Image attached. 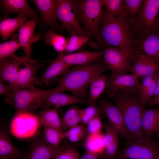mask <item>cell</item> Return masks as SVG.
I'll return each mask as SVG.
<instances>
[{
    "mask_svg": "<svg viewBox=\"0 0 159 159\" xmlns=\"http://www.w3.org/2000/svg\"><path fill=\"white\" fill-rule=\"evenodd\" d=\"M105 50V48L95 51H82L59 55L56 59L70 67L90 64L101 59Z\"/></svg>",
    "mask_w": 159,
    "mask_h": 159,
    "instance_id": "2e32d148",
    "label": "cell"
},
{
    "mask_svg": "<svg viewBox=\"0 0 159 159\" xmlns=\"http://www.w3.org/2000/svg\"><path fill=\"white\" fill-rule=\"evenodd\" d=\"M132 54V49L107 47L105 48L102 61L111 73L126 74L130 72Z\"/></svg>",
    "mask_w": 159,
    "mask_h": 159,
    "instance_id": "9c48e42d",
    "label": "cell"
},
{
    "mask_svg": "<svg viewBox=\"0 0 159 159\" xmlns=\"http://www.w3.org/2000/svg\"><path fill=\"white\" fill-rule=\"evenodd\" d=\"M56 16L63 28L69 34L87 36L81 25L74 0H57Z\"/></svg>",
    "mask_w": 159,
    "mask_h": 159,
    "instance_id": "52a82bcc",
    "label": "cell"
},
{
    "mask_svg": "<svg viewBox=\"0 0 159 159\" xmlns=\"http://www.w3.org/2000/svg\"><path fill=\"white\" fill-rule=\"evenodd\" d=\"M140 85L139 78L131 73H111L107 77L106 92L109 97H112L120 92H139Z\"/></svg>",
    "mask_w": 159,
    "mask_h": 159,
    "instance_id": "8fae6325",
    "label": "cell"
},
{
    "mask_svg": "<svg viewBox=\"0 0 159 159\" xmlns=\"http://www.w3.org/2000/svg\"><path fill=\"white\" fill-rule=\"evenodd\" d=\"M28 17L24 16L9 18L6 17L0 23V34L4 41H6L22 25L29 21Z\"/></svg>",
    "mask_w": 159,
    "mask_h": 159,
    "instance_id": "d4e9b609",
    "label": "cell"
},
{
    "mask_svg": "<svg viewBox=\"0 0 159 159\" xmlns=\"http://www.w3.org/2000/svg\"><path fill=\"white\" fill-rule=\"evenodd\" d=\"M32 1L39 11L43 22L50 26H55L57 0H33Z\"/></svg>",
    "mask_w": 159,
    "mask_h": 159,
    "instance_id": "cb8c5ba5",
    "label": "cell"
},
{
    "mask_svg": "<svg viewBox=\"0 0 159 159\" xmlns=\"http://www.w3.org/2000/svg\"><path fill=\"white\" fill-rule=\"evenodd\" d=\"M159 122V107L146 110L143 116L141 126L146 138H150Z\"/></svg>",
    "mask_w": 159,
    "mask_h": 159,
    "instance_id": "484cf974",
    "label": "cell"
},
{
    "mask_svg": "<svg viewBox=\"0 0 159 159\" xmlns=\"http://www.w3.org/2000/svg\"><path fill=\"white\" fill-rule=\"evenodd\" d=\"M132 21L125 13L110 20H102L98 36L100 45L131 49L137 39L132 32Z\"/></svg>",
    "mask_w": 159,
    "mask_h": 159,
    "instance_id": "7a4b0ae2",
    "label": "cell"
},
{
    "mask_svg": "<svg viewBox=\"0 0 159 159\" xmlns=\"http://www.w3.org/2000/svg\"><path fill=\"white\" fill-rule=\"evenodd\" d=\"M75 145L60 152L54 159H79L80 153L74 149Z\"/></svg>",
    "mask_w": 159,
    "mask_h": 159,
    "instance_id": "60d3db41",
    "label": "cell"
},
{
    "mask_svg": "<svg viewBox=\"0 0 159 159\" xmlns=\"http://www.w3.org/2000/svg\"><path fill=\"white\" fill-rule=\"evenodd\" d=\"M156 132V135L157 137L159 139V122L158 123L157 126L155 129V132Z\"/></svg>",
    "mask_w": 159,
    "mask_h": 159,
    "instance_id": "c3c4849f",
    "label": "cell"
},
{
    "mask_svg": "<svg viewBox=\"0 0 159 159\" xmlns=\"http://www.w3.org/2000/svg\"><path fill=\"white\" fill-rule=\"evenodd\" d=\"M85 108L82 109L81 114L80 123L82 125H86L92 119L97 115L100 116L102 113V110L96 105L95 103L88 104Z\"/></svg>",
    "mask_w": 159,
    "mask_h": 159,
    "instance_id": "8d00e7d4",
    "label": "cell"
},
{
    "mask_svg": "<svg viewBox=\"0 0 159 159\" xmlns=\"http://www.w3.org/2000/svg\"><path fill=\"white\" fill-rule=\"evenodd\" d=\"M153 159H159V153Z\"/></svg>",
    "mask_w": 159,
    "mask_h": 159,
    "instance_id": "f907efd6",
    "label": "cell"
},
{
    "mask_svg": "<svg viewBox=\"0 0 159 159\" xmlns=\"http://www.w3.org/2000/svg\"><path fill=\"white\" fill-rule=\"evenodd\" d=\"M86 125L88 135H94L101 132L103 127L100 117L99 115L91 120Z\"/></svg>",
    "mask_w": 159,
    "mask_h": 159,
    "instance_id": "f35d334b",
    "label": "cell"
},
{
    "mask_svg": "<svg viewBox=\"0 0 159 159\" xmlns=\"http://www.w3.org/2000/svg\"><path fill=\"white\" fill-rule=\"evenodd\" d=\"M24 156L25 155L21 157H16L0 158V159H24Z\"/></svg>",
    "mask_w": 159,
    "mask_h": 159,
    "instance_id": "681fc988",
    "label": "cell"
},
{
    "mask_svg": "<svg viewBox=\"0 0 159 159\" xmlns=\"http://www.w3.org/2000/svg\"><path fill=\"white\" fill-rule=\"evenodd\" d=\"M21 48L18 34L12 36L11 40L0 44V59L11 57L15 55V52Z\"/></svg>",
    "mask_w": 159,
    "mask_h": 159,
    "instance_id": "836d02e7",
    "label": "cell"
},
{
    "mask_svg": "<svg viewBox=\"0 0 159 159\" xmlns=\"http://www.w3.org/2000/svg\"><path fill=\"white\" fill-rule=\"evenodd\" d=\"M113 98L123 114L128 142L146 138L142 132L141 123L143 115L147 110L141 101L139 92H120Z\"/></svg>",
    "mask_w": 159,
    "mask_h": 159,
    "instance_id": "3957f363",
    "label": "cell"
},
{
    "mask_svg": "<svg viewBox=\"0 0 159 159\" xmlns=\"http://www.w3.org/2000/svg\"><path fill=\"white\" fill-rule=\"evenodd\" d=\"M36 23L37 17L33 18L22 25L19 30L18 38L21 48L25 57L29 59H31L32 44L38 41L41 37L39 34H34Z\"/></svg>",
    "mask_w": 159,
    "mask_h": 159,
    "instance_id": "e0dca14e",
    "label": "cell"
},
{
    "mask_svg": "<svg viewBox=\"0 0 159 159\" xmlns=\"http://www.w3.org/2000/svg\"><path fill=\"white\" fill-rule=\"evenodd\" d=\"M79 159H99V158L98 156L86 151Z\"/></svg>",
    "mask_w": 159,
    "mask_h": 159,
    "instance_id": "ee69618b",
    "label": "cell"
},
{
    "mask_svg": "<svg viewBox=\"0 0 159 159\" xmlns=\"http://www.w3.org/2000/svg\"><path fill=\"white\" fill-rule=\"evenodd\" d=\"M57 108L42 110L37 115L41 126L53 128L64 132Z\"/></svg>",
    "mask_w": 159,
    "mask_h": 159,
    "instance_id": "4316f807",
    "label": "cell"
},
{
    "mask_svg": "<svg viewBox=\"0 0 159 159\" xmlns=\"http://www.w3.org/2000/svg\"><path fill=\"white\" fill-rule=\"evenodd\" d=\"M159 11V0H142L132 24V32L136 38L156 27Z\"/></svg>",
    "mask_w": 159,
    "mask_h": 159,
    "instance_id": "8992f818",
    "label": "cell"
},
{
    "mask_svg": "<svg viewBox=\"0 0 159 159\" xmlns=\"http://www.w3.org/2000/svg\"><path fill=\"white\" fill-rule=\"evenodd\" d=\"M41 126L37 115L31 112H22L16 114L11 122L10 130L17 138L28 139L37 134Z\"/></svg>",
    "mask_w": 159,
    "mask_h": 159,
    "instance_id": "30bf717a",
    "label": "cell"
},
{
    "mask_svg": "<svg viewBox=\"0 0 159 159\" xmlns=\"http://www.w3.org/2000/svg\"><path fill=\"white\" fill-rule=\"evenodd\" d=\"M105 130V151L100 159H114L117 155L119 144L117 132L112 127L106 124L103 125Z\"/></svg>",
    "mask_w": 159,
    "mask_h": 159,
    "instance_id": "603a6c76",
    "label": "cell"
},
{
    "mask_svg": "<svg viewBox=\"0 0 159 159\" xmlns=\"http://www.w3.org/2000/svg\"><path fill=\"white\" fill-rule=\"evenodd\" d=\"M159 95V76L157 79V83L154 92V96H156Z\"/></svg>",
    "mask_w": 159,
    "mask_h": 159,
    "instance_id": "bcb514c9",
    "label": "cell"
},
{
    "mask_svg": "<svg viewBox=\"0 0 159 159\" xmlns=\"http://www.w3.org/2000/svg\"><path fill=\"white\" fill-rule=\"evenodd\" d=\"M1 8L5 16L11 13L24 16L32 19L37 17L35 11L29 6L26 0H2L0 1Z\"/></svg>",
    "mask_w": 159,
    "mask_h": 159,
    "instance_id": "7402d4cb",
    "label": "cell"
},
{
    "mask_svg": "<svg viewBox=\"0 0 159 159\" xmlns=\"http://www.w3.org/2000/svg\"><path fill=\"white\" fill-rule=\"evenodd\" d=\"M29 60L26 57L14 55L0 59V79L2 82H7L14 89L21 65Z\"/></svg>",
    "mask_w": 159,
    "mask_h": 159,
    "instance_id": "5bb4252c",
    "label": "cell"
},
{
    "mask_svg": "<svg viewBox=\"0 0 159 159\" xmlns=\"http://www.w3.org/2000/svg\"><path fill=\"white\" fill-rule=\"evenodd\" d=\"M80 23L86 36L95 37L99 42L98 33L104 7L103 0H75Z\"/></svg>",
    "mask_w": 159,
    "mask_h": 159,
    "instance_id": "277c9868",
    "label": "cell"
},
{
    "mask_svg": "<svg viewBox=\"0 0 159 159\" xmlns=\"http://www.w3.org/2000/svg\"><path fill=\"white\" fill-rule=\"evenodd\" d=\"M124 0H103L105 10L102 20L106 21L126 13L123 7Z\"/></svg>",
    "mask_w": 159,
    "mask_h": 159,
    "instance_id": "f546056e",
    "label": "cell"
},
{
    "mask_svg": "<svg viewBox=\"0 0 159 159\" xmlns=\"http://www.w3.org/2000/svg\"><path fill=\"white\" fill-rule=\"evenodd\" d=\"M49 66L39 77L37 78L36 85H48L58 77L69 69L71 67L56 59L50 61Z\"/></svg>",
    "mask_w": 159,
    "mask_h": 159,
    "instance_id": "ffe728a7",
    "label": "cell"
},
{
    "mask_svg": "<svg viewBox=\"0 0 159 159\" xmlns=\"http://www.w3.org/2000/svg\"><path fill=\"white\" fill-rule=\"evenodd\" d=\"M35 60H29L25 62V66L20 68L14 87L16 92L25 88H33L36 85V73L40 67L34 64Z\"/></svg>",
    "mask_w": 159,
    "mask_h": 159,
    "instance_id": "d6986e66",
    "label": "cell"
},
{
    "mask_svg": "<svg viewBox=\"0 0 159 159\" xmlns=\"http://www.w3.org/2000/svg\"><path fill=\"white\" fill-rule=\"evenodd\" d=\"M11 142L7 133L4 130L0 131V158H13L24 156Z\"/></svg>",
    "mask_w": 159,
    "mask_h": 159,
    "instance_id": "83f0119b",
    "label": "cell"
},
{
    "mask_svg": "<svg viewBox=\"0 0 159 159\" xmlns=\"http://www.w3.org/2000/svg\"><path fill=\"white\" fill-rule=\"evenodd\" d=\"M87 131L85 125H78L64 132V138L73 143L77 142L83 138Z\"/></svg>",
    "mask_w": 159,
    "mask_h": 159,
    "instance_id": "d590c367",
    "label": "cell"
},
{
    "mask_svg": "<svg viewBox=\"0 0 159 159\" xmlns=\"http://www.w3.org/2000/svg\"><path fill=\"white\" fill-rule=\"evenodd\" d=\"M158 78L146 90L139 92L141 101L143 104L145 105L148 102H149L153 97V96H154Z\"/></svg>",
    "mask_w": 159,
    "mask_h": 159,
    "instance_id": "ab89813d",
    "label": "cell"
},
{
    "mask_svg": "<svg viewBox=\"0 0 159 159\" xmlns=\"http://www.w3.org/2000/svg\"><path fill=\"white\" fill-rule=\"evenodd\" d=\"M142 0H124L123 7L125 12L133 22L135 16L138 12Z\"/></svg>",
    "mask_w": 159,
    "mask_h": 159,
    "instance_id": "74e56055",
    "label": "cell"
},
{
    "mask_svg": "<svg viewBox=\"0 0 159 159\" xmlns=\"http://www.w3.org/2000/svg\"><path fill=\"white\" fill-rule=\"evenodd\" d=\"M55 92H58L55 88L49 90L35 87L22 89L16 92L11 97H5L4 100L14 107L16 110V113L31 112L39 107L48 95Z\"/></svg>",
    "mask_w": 159,
    "mask_h": 159,
    "instance_id": "5b68a950",
    "label": "cell"
},
{
    "mask_svg": "<svg viewBox=\"0 0 159 159\" xmlns=\"http://www.w3.org/2000/svg\"><path fill=\"white\" fill-rule=\"evenodd\" d=\"M100 108L108 119L110 125L124 138L127 139L128 134L122 113L117 106L109 100H101Z\"/></svg>",
    "mask_w": 159,
    "mask_h": 159,
    "instance_id": "9a60e30c",
    "label": "cell"
},
{
    "mask_svg": "<svg viewBox=\"0 0 159 159\" xmlns=\"http://www.w3.org/2000/svg\"><path fill=\"white\" fill-rule=\"evenodd\" d=\"M46 44L52 46L58 53L59 55L64 51L67 44V39L64 36L55 33L52 29L47 31L45 35Z\"/></svg>",
    "mask_w": 159,
    "mask_h": 159,
    "instance_id": "d6a6232c",
    "label": "cell"
},
{
    "mask_svg": "<svg viewBox=\"0 0 159 159\" xmlns=\"http://www.w3.org/2000/svg\"><path fill=\"white\" fill-rule=\"evenodd\" d=\"M44 140L50 145L58 147L64 138V132L55 129L46 127H43Z\"/></svg>",
    "mask_w": 159,
    "mask_h": 159,
    "instance_id": "e575fe53",
    "label": "cell"
},
{
    "mask_svg": "<svg viewBox=\"0 0 159 159\" xmlns=\"http://www.w3.org/2000/svg\"><path fill=\"white\" fill-rule=\"evenodd\" d=\"M132 49L133 54L130 69L131 74L143 78L159 73V66L153 60Z\"/></svg>",
    "mask_w": 159,
    "mask_h": 159,
    "instance_id": "4fadbf2b",
    "label": "cell"
},
{
    "mask_svg": "<svg viewBox=\"0 0 159 159\" xmlns=\"http://www.w3.org/2000/svg\"><path fill=\"white\" fill-rule=\"evenodd\" d=\"M82 109L77 107L72 106L66 111L61 120L64 132L80 123Z\"/></svg>",
    "mask_w": 159,
    "mask_h": 159,
    "instance_id": "1f68e13d",
    "label": "cell"
},
{
    "mask_svg": "<svg viewBox=\"0 0 159 159\" xmlns=\"http://www.w3.org/2000/svg\"><path fill=\"white\" fill-rule=\"evenodd\" d=\"M156 28L159 31V11L156 19Z\"/></svg>",
    "mask_w": 159,
    "mask_h": 159,
    "instance_id": "7dc6e473",
    "label": "cell"
},
{
    "mask_svg": "<svg viewBox=\"0 0 159 159\" xmlns=\"http://www.w3.org/2000/svg\"><path fill=\"white\" fill-rule=\"evenodd\" d=\"M149 103L151 105H159V95L153 97Z\"/></svg>",
    "mask_w": 159,
    "mask_h": 159,
    "instance_id": "f6af8a7d",
    "label": "cell"
},
{
    "mask_svg": "<svg viewBox=\"0 0 159 159\" xmlns=\"http://www.w3.org/2000/svg\"><path fill=\"white\" fill-rule=\"evenodd\" d=\"M73 145L54 147L48 144L44 140H39L32 146L24 159H54L60 152Z\"/></svg>",
    "mask_w": 159,
    "mask_h": 159,
    "instance_id": "ac0fdd59",
    "label": "cell"
},
{
    "mask_svg": "<svg viewBox=\"0 0 159 159\" xmlns=\"http://www.w3.org/2000/svg\"><path fill=\"white\" fill-rule=\"evenodd\" d=\"M85 101L80 99L74 95L55 92L48 95L44 100L39 108L42 110L62 107L78 103H85Z\"/></svg>",
    "mask_w": 159,
    "mask_h": 159,
    "instance_id": "44dd1931",
    "label": "cell"
},
{
    "mask_svg": "<svg viewBox=\"0 0 159 159\" xmlns=\"http://www.w3.org/2000/svg\"><path fill=\"white\" fill-rule=\"evenodd\" d=\"M108 70L101 59L94 64L75 66L61 76L56 88L59 92H70L73 95L85 101L88 95V86L95 78Z\"/></svg>",
    "mask_w": 159,
    "mask_h": 159,
    "instance_id": "6da1fadb",
    "label": "cell"
},
{
    "mask_svg": "<svg viewBox=\"0 0 159 159\" xmlns=\"http://www.w3.org/2000/svg\"><path fill=\"white\" fill-rule=\"evenodd\" d=\"M13 88L9 85H6L0 82V94L5 96L6 98L13 96L15 93Z\"/></svg>",
    "mask_w": 159,
    "mask_h": 159,
    "instance_id": "7bdbcfd3",
    "label": "cell"
},
{
    "mask_svg": "<svg viewBox=\"0 0 159 159\" xmlns=\"http://www.w3.org/2000/svg\"><path fill=\"white\" fill-rule=\"evenodd\" d=\"M107 77L101 74L95 78L90 84V90L87 103H95V101L106 88Z\"/></svg>",
    "mask_w": 159,
    "mask_h": 159,
    "instance_id": "4dcf8cb0",
    "label": "cell"
},
{
    "mask_svg": "<svg viewBox=\"0 0 159 159\" xmlns=\"http://www.w3.org/2000/svg\"><path fill=\"white\" fill-rule=\"evenodd\" d=\"M84 146L86 151L101 156L105 151L104 134L101 132L94 135H88Z\"/></svg>",
    "mask_w": 159,
    "mask_h": 159,
    "instance_id": "f1b7e54d",
    "label": "cell"
},
{
    "mask_svg": "<svg viewBox=\"0 0 159 159\" xmlns=\"http://www.w3.org/2000/svg\"><path fill=\"white\" fill-rule=\"evenodd\" d=\"M153 60L159 66V31L156 27L142 34L132 48Z\"/></svg>",
    "mask_w": 159,
    "mask_h": 159,
    "instance_id": "7c38bea8",
    "label": "cell"
},
{
    "mask_svg": "<svg viewBox=\"0 0 159 159\" xmlns=\"http://www.w3.org/2000/svg\"><path fill=\"white\" fill-rule=\"evenodd\" d=\"M159 153V143L150 138H139L129 141L118 159H153Z\"/></svg>",
    "mask_w": 159,
    "mask_h": 159,
    "instance_id": "ba28073f",
    "label": "cell"
},
{
    "mask_svg": "<svg viewBox=\"0 0 159 159\" xmlns=\"http://www.w3.org/2000/svg\"><path fill=\"white\" fill-rule=\"evenodd\" d=\"M159 76V73L153 75L143 78L142 83H141L139 92L144 90L149 87L154 81L158 78Z\"/></svg>",
    "mask_w": 159,
    "mask_h": 159,
    "instance_id": "b9f144b4",
    "label": "cell"
}]
</instances>
